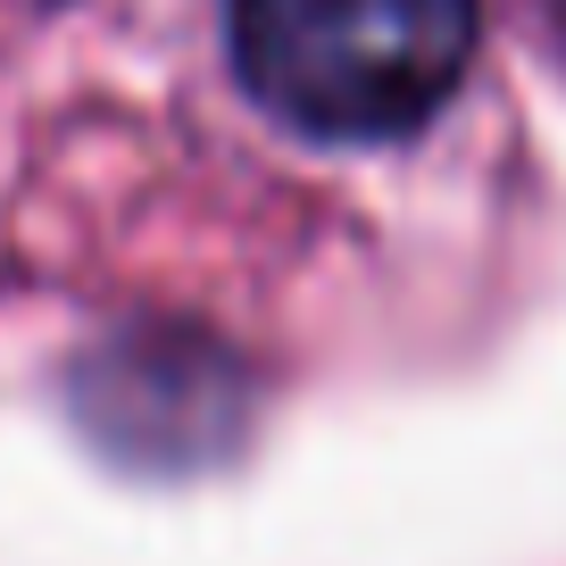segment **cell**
I'll return each instance as SVG.
<instances>
[{"mask_svg":"<svg viewBox=\"0 0 566 566\" xmlns=\"http://www.w3.org/2000/svg\"><path fill=\"white\" fill-rule=\"evenodd\" d=\"M226 25L242 84L325 142L424 125L475 59V0H226Z\"/></svg>","mask_w":566,"mask_h":566,"instance_id":"cell-1","label":"cell"},{"mask_svg":"<svg viewBox=\"0 0 566 566\" xmlns=\"http://www.w3.org/2000/svg\"><path fill=\"white\" fill-rule=\"evenodd\" d=\"M533 25H542L549 59H558V67H566V0H533Z\"/></svg>","mask_w":566,"mask_h":566,"instance_id":"cell-2","label":"cell"}]
</instances>
